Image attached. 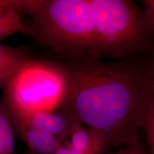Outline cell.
I'll return each mask as SVG.
<instances>
[{
	"mask_svg": "<svg viewBox=\"0 0 154 154\" xmlns=\"http://www.w3.org/2000/svg\"><path fill=\"white\" fill-rule=\"evenodd\" d=\"M61 110L101 136L110 151L139 142L154 99L146 71L96 60L65 69Z\"/></svg>",
	"mask_w": 154,
	"mask_h": 154,
	"instance_id": "obj_1",
	"label": "cell"
},
{
	"mask_svg": "<svg viewBox=\"0 0 154 154\" xmlns=\"http://www.w3.org/2000/svg\"><path fill=\"white\" fill-rule=\"evenodd\" d=\"M19 13L32 17L31 35L58 53L99 57L91 0L10 1Z\"/></svg>",
	"mask_w": 154,
	"mask_h": 154,
	"instance_id": "obj_2",
	"label": "cell"
},
{
	"mask_svg": "<svg viewBox=\"0 0 154 154\" xmlns=\"http://www.w3.org/2000/svg\"><path fill=\"white\" fill-rule=\"evenodd\" d=\"M99 57H121L147 49L153 33L143 11L127 0H91Z\"/></svg>",
	"mask_w": 154,
	"mask_h": 154,
	"instance_id": "obj_3",
	"label": "cell"
},
{
	"mask_svg": "<svg viewBox=\"0 0 154 154\" xmlns=\"http://www.w3.org/2000/svg\"><path fill=\"white\" fill-rule=\"evenodd\" d=\"M66 83L65 69L29 59L3 87L2 101L14 115L56 111L61 109Z\"/></svg>",
	"mask_w": 154,
	"mask_h": 154,
	"instance_id": "obj_4",
	"label": "cell"
},
{
	"mask_svg": "<svg viewBox=\"0 0 154 154\" xmlns=\"http://www.w3.org/2000/svg\"><path fill=\"white\" fill-rule=\"evenodd\" d=\"M10 115L14 118L26 121L38 129L59 138L62 141L68 137L69 132L76 121L72 115L62 110L59 112L42 111L26 115L11 113Z\"/></svg>",
	"mask_w": 154,
	"mask_h": 154,
	"instance_id": "obj_5",
	"label": "cell"
},
{
	"mask_svg": "<svg viewBox=\"0 0 154 154\" xmlns=\"http://www.w3.org/2000/svg\"><path fill=\"white\" fill-rule=\"evenodd\" d=\"M11 118L15 134L26 144L28 150L35 154H53L63 142L59 138L38 129L26 121L11 116Z\"/></svg>",
	"mask_w": 154,
	"mask_h": 154,
	"instance_id": "obj_6",
	"label": "cell"
},
{
	"mask_svg": "<svg viewBox=\"0 0 154 154\" xmlns=\"http://www.w3.org/2000/svg\"><path fill=\"white\" fill-rule=\"evenodd\" d=\"M29 59L26 50L0 44V87H4Z\"/></svg>",
	"mask_w": 154,
	"mask_h": 154,
	"instance_id": "obj_7",
	"label": "cell"
},
{
	"mask_svg": "<svg viewBox=\"0 0 154 154\" xmlns=\"http://www.w3.org/2000/svg\"><path fill=\"white\" fill-rule=\"evenodd\" d=\"M17 34L31 35L29 26L8 0H0V41Z\"/></svg>",
	"mask_w": 154,
	"mask_h": 154,
	"instance_id": "obj_8",
	"label": "cell"
},
{
	"mask_svg": "<svg viewBox=\"0 0 154 154\" xmlns=\"http://www.w3.org/2000/svg\"><path fill=\"white\" fill-rule=\"evenodd\" d=\"M15 134L10 113L0 99V154H17Z\"/></svg>",
	"mask_w": 154,
	"mask_h": 154,
	"instance_id": "obj_9",
	"label": "cell"
},
{
	"mask_svg": "<svg viewBox=\"0 0 154 154\" xmlns=\"http://www.w3.org/2000/svg\"><path fill=\"white\" fill-rule=\"evenodd\" d=\"M143 128L146 131V139L149 145V154H154V99L146 116Z\"/></svg>",
	"mask_w": 154,
	"mask_h": 154,
	"instance_id": "obj_10",
	"label": "cell"
},
{
	"mask_svg": "<svg viewBox=\"0 0 154 154\" xmlns=\"http://www.w3.org/2000/svg\"><path fill=\"white\" fill-rule=\"evenodd\" d=\"M107 154H149L148 150L140 143L118 148L115 151H109Z\"/></svg>",
	"mask_w": 154,
	"mask_h": 154,
	"instance_id": "obj_11",
	"label": "cell"
},
{
	"mask_svg": "<svg viewBox=\"0 0 154 154\" xmlns=\"http://www.w3.org/2000/svg\"><path fill=\"white\" fill-rule=\"evenodd\" d=\"M142 4L144 7L143 11L146 20L154 34V0H143Z\"/></svg>",
	"mask_w": 154,
	"mask_h": 154,
	"instance_id": "obj_12",
	"label": "cell"
},
{
	"mask_svg": "<svg viewBox=\"0 0 154 154\" xmlns=\"http://www.w3.org/2000/svg\"><path fill=\"white\" fill-rule=\"evenodd\" d=\"M53 154H101L96 152L88 151H83L75 149L72 147V146L69 145L66 140H63L62 143L59 144L57 149L54 151Z\"/></svg>",
	"mask_w": 154,
	"mask_h": 154,
	"instance_id": "obj_13",
	"label": "cell"
},
{
	"mask_svg": "<svg viewBox=\"0 0 154 154\" xmlns=\"http://www.w3.org/2000/svg\"><path fill=\"white\" fill-rule=\"evenodd\" d=\"M146 72H147L150 82H151V85L154 89V59L152 61L151 65H150L149 68L146 70Z\"/></svg>",
	"mask_w": 154,
	"mask_h": 154,
	"instance_id": "obj_14",
	"label": "cell"
},
{
	"mask_svg": "<svg viewBox=\"0 0 154 154\" xmlns=\"http://www.w3.org/2000/svg\"><path fill=\"white\" fill-rule=\"evenodd\" d=\"M23 154H35V153H33V152H32V151H29V150H27V151H26V152H24V153H23Z\"/></svg>",
	"mask_w": 154,
	"mask_h": 154,
	"instance_id": "obj_15",
	"label": "cell"
}]
</instances>
